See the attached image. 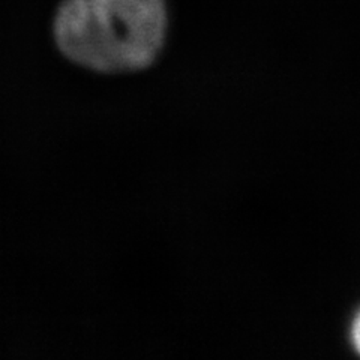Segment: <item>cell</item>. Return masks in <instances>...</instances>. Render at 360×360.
<instances>
[{
  "label": "cell",
  "mask_w": 360,
  "mask_h": 360,
  "mask_svg": "<svg viewBox=\"0 0 360 360\" xmlns=\"http://www.w3.org/2000/svg\"><path fill=\"white\" fill-rule=\"evenodd\" d=\"M165 30L164 0H65L54 20V38L66 58L107 74L148 68Z\"/></svg>",
  "instance_id": "6da1fadb"
},
{
  "label": "cell",
  "mask_w": 360,
  "mask_h": 360,
  "mask_svg": "<svg viewBox=\"0 0 360 360\" xmlns=\"http://www.w3.org/2000/svg\"><path fill=\"white\" fill-rule=\"evenodd\" d=\"M350 335H352V342H353L354 350L360 354V311L356 314V317L353 320Z\"/></svg>",
  "instance_id": "7a4b0ae2"
}]
</instances>
